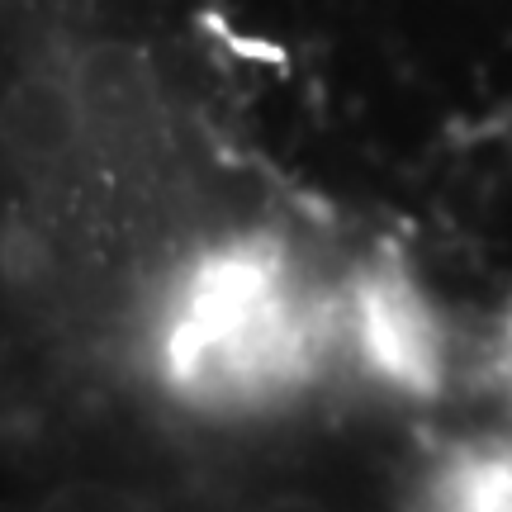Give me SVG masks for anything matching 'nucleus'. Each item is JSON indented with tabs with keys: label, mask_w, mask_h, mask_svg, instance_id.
<instances>
[{
	"label": "nucleus",
	"mask_w": 512,
	"mask_h": 512,
	"mask_svg": "<svg viewBox=\"0 0 512 512\" xmlns=\"http://www.w3.org/2000/svg\"><path fill=\"white\" fill-rule=\"evenodd\" d=\"M15 128H19V143L29 157H67L72 143L81 138L86 128V100L72 91V86H57V81H29L19 91L15 105Z\"/></svg>",
	"instance_id": "obj_1"
}]
</instances>
